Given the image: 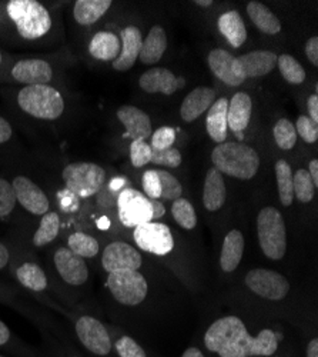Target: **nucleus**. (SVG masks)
I'll use <instances>...</instances> for the list:
<instances>
[{
    "label": "nucleus",
    "instance_id": "25",
    "mask_svg": "<svg viewBox=\"0 0 318 357\" xmlns=\"http://www.w3.org/2000/svg\"><path fill=\"white\" fill-rule=\"evenodd\" d=\"M218 31L227 39V42L239 49L247 40V29L243 17L237 10H230L218 17Z\"/></svg>",
    "mask_w": 318,
    "mask_h": 357
},
{
    "label": "nucleus",
    "instance_id": "38",
    "mask_svg": "<svg viewBox=\"0 0 318 357\" xmlns=\"http://www.w3.org/2000/svg\"><path fill=\"white\" fill-rule=\"evenodd\" d=\"M274 139L283 151H290L297 143V132L288 119H280L274 126Z\"/></svg>",
    "mask_w": 318,
    "mask_h": 357
},
{
    "label": "nucleus",
    "instance_id": "24",
    "mask_svg": "<svg viewBox=\"0 0 318 357\" xmlns=\"http://www.w3.org/2000/svg\"><path fill=\"white\" fill-rule=\"evenodd\" d=\"M244 253V237L240 230H231L227 233L223 242L221 255H220V266L227 273L234 272Z\"/></svg>",
    "mask_w": 318,
    "mask_h": 357
},
{
    "label": "nucleus",
    "instance_id": "51",
    "mask_svg": "<svg viewBox=\"0 0 318 357\" xmlns=\"http://www.w3.org/2000/svg\"><path fill=\"white\" fill-rule=\"evenodd\" d=\"M150 203H152V207H153V219L152 220L161 219L164 216V213H166L164 204L159 199H150Z\"/></svg>",
    "mask_w": 318,
    "mask_h": 357
},
{
    "label": "nucleus",
    "instance_id": "45",
    "mask_svg": "<svg viewBox=\"0 0 318 357\" xmlns=\"http://www.w3.org/2000/svg\"><path fill=\"white\" fill-rule=\"evenodd\" d=\"M114 347L120 357H146V353H144L143 347H140V344L129 336L120 337L116 342Z\"/></svg>",
    "mask_w": 318,
    "mask_h": 357
},
{
    "label": "nucleus",
    "instance_id": "11",
    "mask_svg": "<svg viewBox=\"0 0 318 357\" xmlns=\"http://www.w3.org/2000/svg\"><path fill=\"white\" fill-rule=\"evenodd\" d=\"M244 333H247V329L241 319L236 316H225L210 326L205 336V344L210 351L218 353L239 340Z\"/></svg>",
    "mask_w": 318,
    "mask_h": 357
},
{
    "label": "nucleus",
    "instance_id": "55",
    "mask_svg": "<svg viewBox=\"0 0 318 357\" xmlns=\"http://www.w3.org/2000/svg\"><path fill=\"white\" fill-rule=\"evenodd\" d=\"M307 357H318V339H312L307 346Z\"/></svg>",
    "mask_w": 318,
    "mask_h": 357
},
{
    "label": "nucleus",
    "instance_id": "42",
    "mask_svg": "<svg viewBox=\"0 0 318 357\" xmlns=\"http://www.w3.org/2000/svg\"><path fill=\"white\" fill-rule=\"evenodd\" d=\"M130 159L134 167L146 166L152 159V146L144 140H133L130 144Z\"/></svg>",
    "mask_w": 318,
    "mask_h": 357
},
{
    "label": "nucleus",
    "instance_id": "48",
    "mask_svg": "<svg viewBox=\"0 0 318 357\" xmlns=\"http://www.w3.org/2000/svg\"><path fill=\"white\" fill-rule=\"evenodd\" d=\"M305 54L314 66H318V38L314 36L308 39L305 43Z\"/></svg>",
    "mask_w": 318,
    "mask_h": 357
},
{
    "label": "nucleus",
    "instance_id": "44",
    "mask_svg": "<svg viewBox=\"0 0 318 357\" xmlns=\"http://www.w3.org/2000/svg\"><path fill=\"white\" fill-rule=\"evenodd\" d=\"M176 140V132L173 128H160L152 135V149L156 151H166V149H171L173 143Z\"/></svg>",
    "mask_w": 318,
    "mask_h": 357
},
{
    "label": "nucleus",
    "instance_id": "6",
    "mask_svg": "<svg viewBox=\"0 0 318 357\" xmlns=\"http://www.w3.org/2000/svg\"><path fill=\"white\" fill-rule=\"evenodd\" d=\"M110 293L125 306H137L148 296V282L138 271H120L109 273L106 282Z\"/></svg>",
    "mask_w": 318,
    "mask_h": 357
},
{
    "label": "nucleus",
    "instance_id": "47",
    "mask_svg": "<svg viewBox=\"0 0 318 357\" xmlns=\"http://www.w3.org/2000/svg\"><path fill=\"white\" fill-rule=\"evenodd\" d=\"M143 189L149 199H160L161 186L157 170H148L143 174Z\"/></svg>",
    "mask_w": 318,
    "mask_h": 357
},
{
    "label": "nucleus",
    "instance_id": "57",
    "mask_svg": "<svg viewBox=\"0 0 318 357\" xmlns=\"http://www.w3.org/2000/svg\"><path fill=\"white\" fill-rule=\"evenodd\" d=\"M196 5H198V6H203V8H209V6H212V5H213V2H212V0H197Z\"/></svg>",
    "mask_w": 318,
    "mask_h": 357
},
{
    "label": "nucleus",
    "instance_id": "9",
    "mask_svg": "<svg viewBox=\"0 0 318 357\" xmlns=\"http://www.w3.org/2000/svg\"><path fill=\"white\" fill-rule=\"evenodd\" d=\"M134 241L140 249L157 256H164L175 249V239L168 226L156 222L134 227Z\"/></svg>",
    "mask_w": 318,
    "mask_h": 357
},
{
    "label": "nucleus",
    "instance_id": "39",
    "mask_svg": "<svg viewBox=\"0 0 318 357\" xmlns=\"http://www.w3.org/2000/svg\"><path fill=\"white\" fill-rule=\"evenodd\" d=\"M293 189H294V196L300 202L310 203L312 200L315 193V186L305 169H299L296 174H293Z\"/></svg>",
    "mask_w": 318,
    "mask_h": 357
},
{
    "label": "nucleus",
    "instance_id": "41",
    "mask_svg": "<svg viewBox=\"0 0 318 357\" xmlns=\"http://www.w3.org/2000/svg\"><path fill=\"white\" fill-rule=\"evenodd\" d=\"M16 195L12 183L6 178H0V218H6L15 211Z\"/></svg>",
    "mask_w": 318,
    "mask_h": 357
},
{
    "label": "nucleus",
    "instance_id": "10",
    "mask_svg": "<svg viewBox=\"0 0 318 357\" xmlns=\"http://www.w3.org/2000/svg\"><path fill=\"white\" fill-rule=\"evenodd\" d=\"M247 287L263 299L281 301L290 291V283L274 271L254 269L246 276Z\"/></svg>",
    "mask_w": 318,
    "mask_h": 357
},
{
    "label": "nucleus",
    "instance_id": "17",
    "mask_svg": "<svg viewBox=\"0 0 318 357\" xmlns=\"http://www.w3.org/2000/svg\"><path fill=\"white\" fill-rule=\"evenodd\" d=\"M138 84L148 93H163L166 96H171L184 87L186 82L168 69L154 68L141 75Z\"/></svg>",
    "mask_w": 318,
    "mask_h": 357
},
{
    "label": "nucleus",
    "instance_id": "37",
    "mask_svg": "<svg viewBox=\"0 0 318 357\" xmlns=\"http://www.w3.org/2000/svg\"><path fill=\"white\" fill-rule=\"evenodd\" d=\"M171 213L179 226L186 230H191L197 225V215L193 204L187 199H177L173 202Z\"/></svg>",
    "mask_w": 318,
    "mask_h": 357
},
{
    "label": "nucleus",
    "instance_id": "40",
    "mask_svg": "<svg viewBox=\"0 0 318 357\" xmlns=\"http://www.w3.org/2000/svg\"><path fill=\"white\" fill-rule=\"evenodd\" d=\"M157 173H159V178H160V186H161L160 199L173 200V202L180 199L182 193H183V188L177 178L171 173L164 172V170H157Z\"/></svg>",
    "mask_w": 318,
    "mask_h": 357
},
{
    "label": "nucleus",
    "instance_id": "29",
    "mask_svg": "<svg viewBox=\"0 0 318 357\" xmlns=\"http://www.w3.org/2000/svg\"><path fill=\"white\" fill-rule=\"evenodd\" d=\"M227 110H228V100L225 98H220L212 105L207 113V119H206L207 133L214 142H217V144L224 143L227 139V129H228Z\"/></svg>",
    "mask_w": 318,
    "mask_h": 357
},
{
    "label": "nucleus",
    "instance_id": "28",
    "mask_svg": "<svg viewBox=\"0 0 318 357\" xmlns=\"http://www.w3.org/2000/svg\"><path fill=\"white\" fill-rule=\"evenodd\" d=\"M225 195L227 190L223 174L216 167H212L206 174L203 190V203L206 209L210 212L218 211L225 202Z\"/></svg>",
    "mask_w": 318,
    "mask_h": 357
},
{
    "label": "nucleus",
    "instance_id": "8",
    "mask_svg": "<svg viewBox=\"0 0 318 357\" xmlns=\"http://www.w3.org/2000/svg\"><path fill=\"white\" fill-rule=\"evenodd\" d=\"M118 206L120 222L126 227H137L153 219L150 199L136 189H123L118 197Z\"/></svg>",
    "mask_w": 318,
    "mask_h": 357
},
{
    "label": "nucleus",
    "instance_id": "5",
    "mask_svg": "<svg viewBox=\"0 0 318 357\" xmlns=\"http://www.w3.org/2000/svg\"><path fill=\"white\" fill-rule=\"evenodd\" d=\"M63 181L66 188L76 196L86 199L92 197L102 190L106 182V172L96 163L77 162L63 169Z\"/></svg>",
    "mask_w": 318,
    "mask_h": 357
},
{
    "label": "nucleus",
    "instance_id": "59",
    "mask_svg": "<svg viewBox=\"0 0 318 357\" xmlns=\"http://www.w3.org/2000/svg\"><path fill=\"white\" fill-rule=\"evenodd\" d=\"M0 357H3V356H0Z\"/></svg>",
    "mask_w": 318,
    "mask_h": 357
},
{
    "label": "nucleus",
    "instance_id": "15",
    "mask_svg": "<svg viewBox=\"0 0 318 357\" xmlns=\"http://www.w3.org/2000/svg\"><path fill=\"white\" fill-rule=\"evenodd\" d=\"M56 271L59 272L61 278L72 284L81 286L89 279V269L84 259L74 255L69 248H59L53 256Z\"/></svg>",
    "mask_w": 318,
    "mask_h": 357
},
{
    "label": "nucleus",
    "instance_id": "3",
    "mask_svg": "<svg viewBox=\"0 0 318 357\" xmlns=\"http://www.w3.org/2000/svg\"><path fill=\"white\" fill-rule=\"evenodd\" d=\"M19 107L40 121H56L65 112V100L59 91L49 84L24 86L17 95Z\"/></svg>",
    "mask_w": 318,
    "mask_h": 357
},
{
    "label": "nucleus",
    "instance_id": "31",
    "mask_svg": "<svg viewBox=\"0 0 318 357\" xmlns=\"http://www.w3.org/2000/svg\"><path fill=\"white\" fill-rule=\"evenodd\" d=\"M247 13L251 22L266 35H277L281 32V23L278 17L263 3L250 2Z\"/></svg>",
    "mask_w": 318,
    "mask_h": 357
},
{
    "label": "nucleus",
    "instance_id": "4",
    "mask_svg": "<svg viewBox=\"0 0 318 357\" xmlns=\"http://www.w3.org/2000/svg\"><path fill=\"white\" fill-rule=\"evenodd\" d=\"M258 242L263 253L271 260H280L287 252V230L281 213L276 207H264L257 218Z\"/></svg>",
    "mask_w": 318,
    "mask_h": 357
},
{
    "label": "nucleus",
    "instance_id": "52",
    "mask_svg": "<svg viewBox=\"0 0 318 357\" xmlns=\"http://www.w3.org/2000/svg\"><path fill=\"white\" fill-rule=\"evenodd\" d=\"M308 174L311 177V181L314 183V186L317 188L318 186V160L317 159H312L308 165Z\"/></svg>",
    "mask_w": 318,
    "mask_h": 357
},
{
    "label": "nucleus",
    "instance_id": "56",
    "mask_svg": "<svg viewBox=\"0 0 318 357\" xmlns=\"http://www.w3.org/2000/svg\"><path fill=\"white\" fill-rule=\"evenodd\" d=\"M182 357H205V354L201 353L197 347H190V349H187V350L183 353Z\"/></svg>",
    "mask_w": 318,
    "mask_h": 357
},
{
    "label": "nucleus",
    "instance_id": "32",
    "mask_svg": "<svg viewBox=\"0 0 318 357\" xmlns=\"http://www.w3.org/2000/svg\"><path fill=\"white\" fill-rule=\"evenodd\" d=\"M276 177H277V186H278V196L280 202L284 207L293 204L294 200V189H293V170L292 166L287 163V160L280 159L276 163Z\"/></svg>",
    "mask_w": 318,
    "mask_h": 357
},
{
    "label": "nucleus",
    "instance_id": "58",
    "mask_svg": "<svg viewBox=\"0 0 318 357\" xmlns=\"http://www.w3.org/2000/svg\"><path fill=\"white\" fill-rule=\"evenodd\" d=\"M0 65H2V52H0Z\"/></svg>",
    "mask_w": 318,
    "mask_h": 357
},
{
    "label": "nucleus",
    "instance_id": "12",
    "mask_svg": "<svg viewBox=\"0 0 318 357\" xmlns=\"http://www.w3.org/2000/svg\"><path fill=\"white\" fill-rule=\"evenodd\" d=\"M76 335L86 349L97 356H107L113 347L104 324L92 316H81L76 321Z\"/></svg>",
    "mask_w": 318,
    "mask_h": 357
},
{
    "label": "nucleus",
    "instance_id": "7",
    "mask_svg": "<svg viewBox=\"0 0 318 357\" xmlns=\"http://www.w3.org/2000/svg\"><path fill=\"white\" fill-rule=\"evenodd\" d=\"M278 349V337L270 331L264 329L255 337L244 333L233 344L220 350V357H251V356H273Z\"/></svg>",
    "mask_w": 318,
    "mask_h": 357
},
{
    "label": "nucleus",
    "instance_id": "2",
    "mask_svg": "<svg viewBox=\"0 0 318 357\" xmlns=\"http://www.w3.org/2000/svg\"><path fill=\"white\" fill-rule=\"evenodd\" d=\"M6 12L23 39H40L51 27L49 10L36 0H10Z\"/></svg>",
    "mask_w": 318,
    "mask_h": 357
},
{
    "label": "nucleus",
    "instance_id": "14",
    "mask_svg": "<svg viewBox=\"0 0 318 357\" xmlns=\"http://www.w3.org/2000/svg\"><path fill=\"white\" fill-rule=\"evenodd\" d=\"M102 264L109 273L120 271H138V267L141 266V256L129 243L113 242L104 249Z\"/></svg>",
    "mask_w": 318,
    "mask_h": 357
},
{
    "label": "nucleus",
    "instance_id": "50",
    "mask_svg": "<svg viewBox=\"0 0 318 357\" xmlns=\"http://www.w3.org/2000/svg\"><path fill=\"white\" fill-rule=\"evenodd\" d=\"M307 109H308V113H310V119L312 122L318 123V96L317 95H312L308 98L307 100Z\"/></svg>",
    "mask_w": 318,
    "mask_h": 357
},
{
    "label": "nucleus",
    "instance_id": "22",
    "mask_svg": "<svg viewBox=\"0 0 318 357\" xmlns=\"http://www.w3.org/2000/svg\"><path fill=\"white\" fill-rule=\"evenodd\" d=\"M237 61L246 79L262 77L269 75L276 68L277 54L270 50H255L237 57Z\"/></svg>",
    "mask_w": 318,
    "mask_h": 357
},
{
    "label": "nucleus",
    "instance_id": "46",
    "mask_svg": "<svg viewBox=\"0 0 318 357\" xmlns=\"http://www.w3.org/2000/svg\"><path fill=\"white\" fill-rule=\"evenodd\" d=\"M296 132H299L301 139L307 143H314L318 139V126L308 116H300L297 119Z\"/></svg>",
    "mask_w": 318,
    "mask_h": 357
},
{
    "label": "nucleus",
    "instance_id": "13",
    "mask_svg": "<svg viewBox=\"0 0 318 357\" xmlns=\"http://www.w3.org/2000/svg\"><path fill=\"white\" fill-rule=\"evenodd\" d=\"M13 190L16 195V200L24 207L29 213L43 216L49 212V199L46 193L26 176H16L13 178Z\"/></svg>",
    "mask_w": 318,
    "mask_h": 357
},
{
    "label": "nucleus",
    "instance_id": "20",
    "mask_svg": "<svg viewBox=\"0 0 318 357\" xmlns=\"http://www.w3.org/2000/svg\"><path fill=\"white\" fill-rule=\"evenodd\" d=\"M122 50L116 61H113V69L118 72H127L132 69L137 61V57L141 50L143 38L138 27L127 26L120 33Z\"/></svg>",
    "mask_w": 318,
    "mask_h": 357
},
{
    "label": "nucleus",
    "instance_id": "1",
    "mask_svg": "<svg viewBox=\"0 0 318 357\" xmlns=\"http://www.w3.org/2000/svg\"><path fill=\"white\" fill-rule=\"evenodd\" d=\"M214 167L227 176L250 181L260 167V156L253 147L239 142H224L212 153Z\"/></svg>",
    "mask_w": 318,
    "mask_h": 357
},
{
    "label": "nucleus",
    "instance_id": "36",
    "mask_svg": "<svg viewBox=\"0 0 318 357\" xmlns=\"http://www.w3.org/2000/svg\"><path fill=\"white\" fill-rule=\"evenodd\" d=\"M277 65L283 77L292 84H301L305 80L304 68L290 54L277 56Z\"/></svg>",
    "mask_w": 318,
    "mask_h": 357
},
{
    "label": "nucleus",
    "instance_id": "27",
    "mask_svg": "<svg viewBox=\"0 0 318 357\" xmlns=\"http://www.w3.org/2000/svg\"><path fill=\"white\" fill-rule=\"evenodd\" d=\"M167 49V36L161 26H153L146 39H143L140 61L144 65H154L163 57Z\"/></svg>",
    "mask_w": 318,
    "mask_h": 357
},
{
    "label": "nucleus",
    "instance_id": "54",
    "mask_svg": "<svg viewBox=\"0 0 318 357\" xmlns=\"http://www.w3.org/2000/svg\"><path fill=\"white\" fill-rule=\"evenodd\" d=\"M10 339V331L9 327L0 320V346H5Z\"/></svg>",
    "mask_w": 318,
    "mask_h": 357
},
{
    "label": "nucleus",
    "instance_id": "53",
    "mask_svg": "<svg viewBox=\"0 0 318 357\" xmlns=\"http://www.w3.org/2000/svg\"><path fill=\"white\" fill-rule=\"evenodd\" d=\"M9 259H10V255H9L8 248L3 243H0V271H3L8 266Z\"/></svg>",
    "mask_w": 318,
    "mask_h": 357
},
{
    "label": "nucleus",
    "instance_id": "34",
    "mask_svg": "<svg viewBox=\"0 0 318 357\" xmlns=\"http://www.w3.org/2000/svg\"><path fill=\"white\" fill-rule=\"evenodd\" d=\"M61 230V218L56 212H47L42 216L40 225L33 236V245L43 248L51 243Z\"/></svg>",
    "mask_w": 318,
    "mask_h": 357
},
{
    "label": "nucleus",
    "instance_id": "18",
    "mask_svg": "<svg viewBox=\"0 0 318 357\" xmlns=\"http://www.w3.org/2000/svg\"><path fill=\"white\" fill-rule=\"evenodd\" d=\"M12 76L16 82L27 86L47 84L53 79V69L42 59H24L12 68Z\"/></svg>",
    "mask_w": 318,
    "mask_h": 357
},
{
    "label": "nucleus",
    "instance_id": "23",
    "mask_svg": "<svg viewBox=\"0 0 318 357\" xmlns=\"http://www.w3.org/2000/svg\"><path fill=\"white\" fill-rule=\"evenodd\" d=\"M253 110V102L251 98L244 93L239 92L228 102V110H227V125L230 129L237 135H241L243 130L247 129L250 123Z\"/></svg>",
    "mask_w": 318,
    "mask_h": 357
},
{
    "label": "nucleus",
    "instance_id": "35",
    "mask_svg": "<svg viewBox=\"0 0 318 357\" xmlns=\"http://www.w3.org/2000/svg\"><path fill=\"white\" fill-rule=\"evenodd\" d=\"M67 248L81 259H93L99 255L100 246L93 236L88 233L76 231L72 233L67 239Z\"/></svg>",
    "mask_w": 318,
    "mask_h": 357
},
{
    "label": "nucleus",
    "instance_id": "21",
    "mask_svg": "<svg viewBox=\"0 0 318 357\" xmlns=\"http://www.w3.org/2000/svg\"><path fill=\"white\" fill-rule=\"evenodd\" d=\"M216 102V92L210 87H196L183 100L180 107L182 119L186 123L194 122Z\"/></svg>",
    "mask_w": 318,
    "mask_h": 357
},
{
    "label": "nucleus",
    "instance_id": "19",
    "mask_svg": "<svg viewBox=\"0 0 318 357\" xmlns=\"http://www.w3.org/2000/svg\"><path fill=\"white\" fill-rule=\"evenodd\" d=\"M118 117L126 129V135L133 140L146 142L153 135L149 114L136 106H122L118 110Z\"/></svg>",
    "mask_w": 318,
    "mask_h": 357
},
{
    "label": "nucleus",
    "instance_id": "49",
    "mask_svg": "<svg viewBox=\"0 0 318 357\" xmlns=\"http://www.w3.org/2000/svg\"><path fill=\"white\" fill-rule=\"evenodd\" d=\"M12 135H13V129L10 123L6 121V119L0 116V144L8 142L12 137Z\"/></svg>",
    "mask_w": 318,
    "mask_h": 357
},
{
    "label": "nucleus",
    "instance_id": "30",
    "mask_svg": "<svg viewBox=\"0 0 318 357\" xmlns=\"http://www.w3.org/2000/svg\"><path fill=\"white\" fill-rule=\"evenodd\" d=\"M113 5L111 0H79L74 3L73 16L81 26L95 24Z\"/></svg>",
    "mask_w": 318,
    "mask_h": 357
},
{
    "label": "nucleus",
    "instance_id": "43",
    "mask_svg": "<svg viewBox=\"0 0 318 357\" xmlns=\"http://www.w3.org/2000/svg\"><path fill=\"white\" fill-rule=\"evenodd\" d=\"M150 162L166 167H179L182 165V153L175 147L166 149V151H156V149H152Z\"/></svg>",
    "mask_w": 318,
    "mask_h": 357
},
{
    "label": "nucleus",
    "instance_id": "16",
    "mask_svg": "<svg viewBox=\"0 0 318 357\" xmlns=\"http://www.w3.org/2000/svg\"><path fill=\"white\" fill-rule=\"evenodd\" d=\"M209 66L216 77L228 86H240L244 83L246 76L241 70V66L237 57L230 54L223 49H214L209 54Z\"/></svg>",
    "mask_w": 318,
    "mask_h": 357
},
{
    "label": "nucleus",
    "instance_id": "33",
    "mask_svg": "<svg viewBox=\"0 0 318 357\" xmlns=\"http://www.w3.org/2000/svg\"><path fill=\"white\" fill-rule=\"evenodd\" d=\"M16 278L24 287L43 291L47 287V278L42 267L36 263H23L16 271Z\"/></svg>",
    "mask_w": 318,
    "mask_h": 357
},
{
    "label": "nucleus",
    "instance_id": "26",
    "mask_svg": "<svg viewBox=\"0 0 318 357\" xmlns=\"http://www.w3.org/2000/svg\"><path fill=\"white\" fill-rule=\"evenodd\" d=\"M122 50L120 38L116 36L111 32L103 31L97 32L90 43H89V53L102 62H113L118 59Z\"/></svg>",
    "mask_w": 318,
    "mask_h": 357
}]
</instances>
